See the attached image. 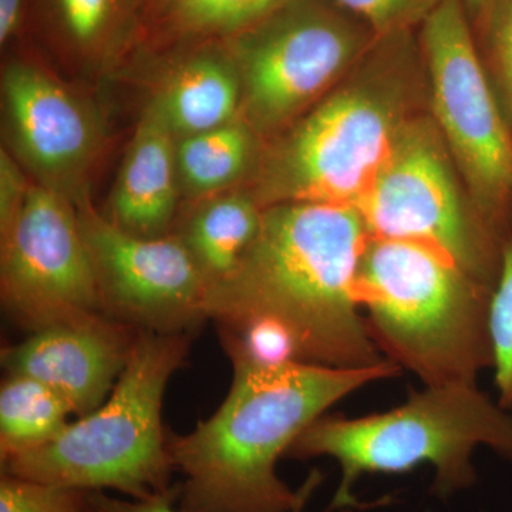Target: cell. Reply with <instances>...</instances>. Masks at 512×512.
<instances>
[{
    "label": "cell",
    "instance_id": "obj_1",
    "mask_svg": "<svg viewBox=\"0 0 512 512\" xmlns=\"http://www.w3.org/2000/svg\"><path fill=\"white\" fill-rule=\"evenodd\" d=\"M367 241L356 208L271 205L237 269L210 286L205 315L217 326L278 323L295 340L299 362L343 369L380 365L387 359L367 330L355 292Z\"/></svg>",
    "mask_w": 512,
    "mask_h": 512
},
{
    "label": "cell",
    "instance_id": "obj_2",
    "mask_svg": "<svg viewBox=\"0 0 512 512\" xmlns=\"http://www.w3.org/2000/svg\"><path fill=\"white\" fill-rule=\"evenodd\" d=\"M231 389L191 433L168 437L181 512H302L320 476L293 491L276 473L279 458L326 410L366 384L390 379V360L362 369L292 362L262 366L228 356Z\"/></svg>",
    "mask_w": 512,
    "mask_h": 512
},
{
    "label": "cell",
    "instance_id": "obj_3",
    "mask_svg": "<svg viewBox=\"0 0 512 512\" xmlns=\"http://www.w3.org/2000/svg\"><path fill=\"white\" fill-rule=\"evenodd\" d=\"M488 447L512 463V414L477 383L426 386L402 406L369 416H322L286 457L338 461L342 476L328 512L362 508L355 495L366 474H402L430 464L431 494L448 500L477 481L474 450Z\"/></svg>",
    "mask_w": 512,
    "mask_h": 512
},
{
    "label": "cell",
    "instance_id": "obj_4",
    "mask_svg": "<svg viewBox=\"0 0 512 512\" xmlns=\"http://www.w3.org/2000/svg\"><path fill=\"white\" fill-rule=\"evenodd\" d=\"M493 291L436 249L370 237L355 284L377 349L426 386L476 383L493 367Z\"/></svg>",
    "mask_w": 512,
    "mask_h": 512
},
{
    "label": "cell",
    "instance_id": "obj_5",
    "mask_svg": "<svg viewBox=\"0 0 512 512\" xmlns=\"http://www.w3.org/2000/svg\"><path fill=\"white\" fill-rule=\"evenodd\" d=\"M190 343V333L138 330L127 365L104 403L45 446L2 461V473L82 490H116L140 503L177 501L161 409Z\"/></svg>",
    "mask_w": 512,
    "mask_h": 512
},
{
    "label": "cell",
    "instance_id": "obj_6",
    "mask_svg": "<svg viewBox=\"0 0 512 512\" xmlns=\"http://www.w3.org/2000/svg\"><path fill=\"white\" fill-rule=\"evenodd\" d=\"M356 210L370 238L416 242L494 288L505 239L458 194L443 138L424 121L403 123Z\"/></svg>",
    "mask_w": 512,
    "mask_h": 512
},
{
    "label": "cell",
    "instance_id": "obj_7",
    "mask_svg": "<svg viewBox=\"0 0 512 512\" xmlns=\"http://www.w3.org/2000/svg\"><path fill=\"white\" fill-rule=\"evenodd\" d=\"M402 126L393 93L370 84L345 87L276 148L265 168L264 200L356 208Z\"/></svg>",
    "mask_w": 512,
    "mask_h": 512
},
{
    "label": "cell",
    "instance_id": "obj_8",
    "mask_svg": "<svg viewBox=\"0 0 512 512\" xmlns=\"http://www.w3.org/2000/svg\"><path fill=\"white\" fill-rule=\"evenodd\" d=\"M431 99L477 210L500 225L512 197V128L485 74L461 0H443L424 20Z\"/></svg>",
    "mask_w": 512,
    "mask_h": 512
},
{
    "label": "cell",
    "instance_id": "obj_9",
    "mask_svg": "<svg viewBox=\"0 0 512 512\" xmlns=\"http://www.w3.org/2000/svg\"><path fill=\"white\" fill-rule=\"evenodd\" d=\"M363 30L323 0H288L241 30L234 62L249 123L269 130L335 83L362 52Z\"/></svg>",
    "mask_w": 512,
    "mask_h": 512
},
{
    "label": "cell",
    "instance_id": "obj_10",
    "mask_svg": "<svg viewBox=\"0 0 512 512\" xmlns=\"http://www.w3.org/2000/svg\"><path fill=\"white\" fill-rule=\"evenodd\" d=\"M2 299L32 333L109 316L79 214L47 185H30L2 237Z\"/></svg>",
    "mask_w": 512,
    "mask_h": 512
},
{
    "label": "cell",
    "instance_id": "obj_11",
    "mask_svg": "<svg viewBox=\"0 0 512 512\" xmlns=\"http://www.w3.org/2000/svg\"><path fill=\"white\" fill-rule=\"evenodd\" d=\"M80 225L111 319L136 330L191 333L204 320L210 282L183 239L130 234L79 202Z\"/></svg>",
    "mask_w": 512,
    "mask_h": 512
},
{
    "label": "cell",
    "instance_id": "obj_12",
    "mask_svg": "<svg viewBox=\"0 0 512 512\" xmlns=\"http://www.w3.org/2000/svg\"><path fill=\"white\" fill-rule=\"evenodd\" d=\"M3 100L20 156L43 185L66 195L89 170L101 144L96 111L39 66L9 64Z\"/></svg>",
    "mask_w": 512,
    "mask_h": 512
},
{
    "label": "cell",
    "instance_id": "obj_13",
    "mask_svg": "<svg viewBox=\"0 0 512 512\" xmlns=\"http://www.w3.org/2000/svg\"><path fill=\"white\" fill-rule=\"evenodd\" d=\"M138 330L110 316L37 330L3 350L8 375L33 377L66 400L74 416L94 412L110 396Z\"/></svg>",
    "mask_w": 512,
    "mask_h": 512
},
{
    "label": "cell",
    "instance_id": "obj_14",
    "mask_svg": "<svg viewBox=\"0 0 512 512\" xmlns=\"http://www.w3.org/2000/svg\"><path fill=\"white\" fill-rule=\"evenodd\" d=\"M177 143L150 103L121 165L111 222L138 237H164L177 205Z\"/></svg>",
    "mask_w": 512,
    "mask_h": 512
},
{
    "label": "cell",
    "instance_id": "obj_15",
    "mask_svg": "<svg viewBox=\"0 0 512 512\" xmlns=\"http://www.w3.org/2000/svg\"><path fill=\"white\" fill-rule=\"evenodd\" d=\"M241 97L234 62L214 53H201L170 73L151 104L174 136L183 138L234 121Z\"/></svg>",
    "mask_w": 512,
    "mask_h": 512
},
{
    "label": "cell",
    "instance_id": "obj_16",
    "mask_svg": "<svg viewBox=\"0 0 512 512\" xmlns=\"http://www.w3.org/2000/svg\"><path fill=\"white\" fill-rule=\"evenodd\" d=\"M262 212L247 195H221L192 215L183 239L210 286L228 278L258 237Z\"/></svg>",
    "mask_w": 512,
    "mask_h": 512
},
{
    "label": "cell",
    "instance_id": "obj_17",
    "mask_svg": "<svg viewBox=\"0 0 512 512\" xmlns=\"http://www.w3.org/2000/svg\"><path fill=\"white\" fill-rule=\"evenodd\" d=\"M72 414L66 400L45 383L9 375L0 389V460L55 440L69 426Z\"/></svg>",
    "mask_w": 512,
    "mask_h": 512
},
{
    "label": "cell",
    "instance_id": "obj_18",
    "mask_svg": "<svg viewBox=\"0 0 512 512\" xmlns=\"http://www.w3.org/2000/svg\"><path fill=\"white\" fill-rule=\"evenodd\" d=\"M252 156L248 126L234 120L183 137L177 146V170L185 187L197 195L224 190L247 170Z\"/></svg>",
    "mask_w": 512,
    "mask_h": 512
},
{
    "label": "cell",
    "instance_id": "obj_19",
    "mask_svg": "<svg viewBox=\"0 0 512 512\" xmlns=\"http://www.w3.org/2000/svg\"><path fill=\"white\" fill-rule=\"evenodd\" d=\"M63 39L84 56L109 52L123 35L133 0H49Z\"/></svg>",
    "mask_w": 512,
    "mask_h": 512
},
{
    "label": "cell",
    "instance_id": "obj_20",
    "mask_svg": "<svg viewBox=\"0 0 512 512\" xmlns=\"http://www.w3.org/2000/svg\"><path fill=\"white\" fill-rule=\"evenodd\" d=\"M288 0H173L175 22L191 33L241 32Z\"/></svg>",
    "mask_w": 512,
    "mask_h": 512
},
{
    "label": "cell",
    "instance_id": "obj_21",
    "mask_svg": "<svg viewBox=\"0 0 512 512\" xmlns=\"http://www.w3.org/2000/svg\"><path fill=\"white\" fill-rule=\"evenodd\" d=\"M490 339L497 402L512 410V237L505 239L490 303Z\"/></svg>",
    "mask_w": 512,
    "mask_h": 512
},
{
    "label": "cell",
    "instance_id": "obj_22",
    "mask_svg": "<svg viewBox=\"0 0 512 512\" xmlns=\"http://www.w3.org/2000/svg\"><path fill=\"white\" fill-rule=\"evenodd\" d=\"M97 493L2 473L0 512H101Z\"/></svg>",
    "mask_w": 512,
    "mask_h": 512
},
{
    "label": "cell",
    "instance_id": "obj_23",
    "mask_svg": "<svg viewBox=\"0 0 512 512\" xmlns=\"http://www.w3.org/2000/svg\"><path fill=\"white\" fill-rule=\"evenodd\" d=\"M484 12L493 87L512 128V0H490Z\"/></svg>",
    "mask_w": 512,
    "mask_h": 512
},
{
    "label": "cell",
    "instance_id": "obj_24",
    "mask_svg": "<svg viewBox=\"0 0 512 512\" xmlns=\"http://www.w3.org/2000/svg\"><path fill=\"white\" fill-rule=\"evenodd\" d=\"M346 12L366 22L380 36L402 33L424 22L443 0H333Z\"/></svg>",
    "mask_w": 512,
    "mask_h": 512
},
{
    "label": "cell",
    "instance_id": "obj_25",
    "mask_svg": "<svg viewBox=\"0 0 512 512\" xmlns=\"http://www.w3.org/2000/svg\"><path fill=\"white\" fill-rule=\"evenodd\" d=\"M30 185L20 173L18 165L2 150L0 158V234L5 237L18 217Z\"/></svg>",
    "mask_w": 512,
    "mask_h": 512
},
{
    "label": "cell",
    "instance_id": "obj_26",
    "mask_svg": "<svg viewBox=\"0 0 512 512\" xmlns=\"http://www.w3.org/2000/svg\"><path fill=\"white\" fill-rule=\"evenodd\" d=\"M101 512H181L175 510V500H157L150 503H140V501H123L117 498H111L104 494V491L97 493ZM340 512H353L352 510Z\"/></svg>",
    "mask_w": 512,
    "mask_h": 512
},
{
    "label": "cell",
    "instance_id": "obj_27",
    "mask_svg": "<svg viewBox=\"0 0 512 512\" xmlns=\"http://www.w3.org/2000/svg\"><path fill=\"white\" fill-rule=\"evenodd\" d=\"M23 0H0V43L5 45L18 29Z\"/></svg>",
    "mask_w": 512,
    "mask_h": 512
},
{
    "label": "cell",
    "instance_id": "obj_28",
    "mask_svg": "<svg viewBox=\"0 0 512 512\" xmlns=\"http://www.w3.org/2000/svg\"><path fill=\"white\" fill-rule=\"evenodd\" d=\"M466 2L467 8L471 10L473 13H481L484 12L485 6L488 5L490 0H464Z\"/></svg>",
    "mask_w": 512,
    "mask_h": 512
}]
</instances>
